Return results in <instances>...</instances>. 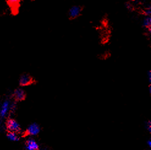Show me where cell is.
<instances>
[{"instance_id": "cell-1", "label": "cell", "mask_w": 151, "mask_h": 150, "mask_svg": "<svg viewBox=\"0 0 151 150\" xmlns=\"http://www.w3.org/2000/svg\"><path fill=\"white\" fill-rule=\"evenodd\" d=\"M82 11H83V9L80 6H72L69 10V17L71 19H75L81 15Z\"/></svg>"}, {"instance_id": "cell-2", "label": "cell", "mask_w": 151, "mask_h": 150, "mask_svg": "<svg viewBox=\"0 0 151 150\" xmlns=\"http://www.w3.org/2000/svg\"><path fill=\"white\" fill-rule=\"evenodd\" d=\"M6 127L7 130L10 132H19L21 130L20 124L15 119H9L6 122Z\"/></svg>"}, {"instance_id": "cell-3", "label": "cell", "mask_w": 151, "mask_h": 150, "mask_svg": "<svg viewBox=\"0 0 151 150\" xmlns=\"http://www.w3.org/2000/svg\"><path fill=\"white\" fill-rule=\"evenodd\" d=\"M41 128L36 123H33L28 126L27 129V134L30 136H36L39 134Z\"/></svg>"}, {"instance_id": "cell-4", "label": "cell", "mask_w": 151, "mask_h": 150, "mask_svg": "<svg viewBox=\"0 0 151 150\" xmlns=\"http://www.w3.org/2000/svg\"><path fill=\"white\" fill-rule=\"evenodd\" d=\"M11 109L10 102L8 100L4 101L0 107V117L4 118L7 115L9 111Z\"/></svg>"}, {"instance_id": "cell-5", "label": "cell", "mask_w": 151, "mask_h": 150, "mask_svg": "<svg viewBox=\"0 0 151 150\" xmlns=\"http://www.w3.org/2000/svg\"><path fill=\"white\" fill-rule=\"evenodd\" d=\"M26 148L27 150H38L39 146L35 140L29 139L26 143Z\"/></svg>"}, {"instance_id": "cell-6", "label": "cell", "mask_w": 151, "mask_h": 150, "mask_svg": "<svg viewBox=\"0 0 151 150\" xmlns=\"http://www.w3.org/2000/svg\"><path fill=\"white\" fill-rule=\"evenodd\" d=\"M33 83V78L28 75H23L20 77L19 83L21 86H26Z\"/></svg>"}, {"instance_id": "cell-7", "label": "cell", "mask_w": 151, "mask_h": 150, "mask_svg": "<svg viewBox=\"0 0 151 150\" xmlns=\"http://www.w3.org/2000/svg\"><path fill=\"white\" fill-rule=\"evenodd\" d=\"M142 26L149 34L151 33V16H144L142 22Z\"/></svg>"}, {"instance_id": "cell-8", "label": "cell", "mask_w": 151, "mask_h": 150, "mask_svg": "<svg viewBox=\"0 0 151 150\" xmlns=\"http://www.w3.org/2000/svg\"><path fill=\"white\" fill-rule=\"evenodd\" d=\"M26 93L23 89H17L14 92V98L17 101H22L25 100Z\"/></svg>"}, {"instance_id": "cell-9", "label": "cell", "mask_w": 151, "mask_h": 150, "mask_svg": "<svg viewBox=\"0 0 151 150\" xmlns=\"http://www.w3.org/2000/svg\"><path fill=\"white\" fill-rule=\"evenodd\" d=\"M7 137L9 140L12 141H17L19 140V137L17 135V133L14 132L9 131L7 134Z\"/></svg>"}, {"instance_id": "cell-10", "label": "cell", "mask_w": 151, "mask_h": 150, "mask_svg": "<svg viewBox=\"0 0 151 150\" xmlns=\"http://www.w3.org/2000/svg\"><path fill=\"white\" fill-rule=\"evenodd\" d=\"M143 15L144 16H151V5L149 4L148 5H146L143 10Z\"/></svg>"}, {"instance_id": "cell-11", "label": "cell", "mask_w": 151, "mask_h": 150, "mask_svg": "<svg viewBox=\"0 0 151 150\" xmlns=\"http://www.w3.org/2000/svg\"><path fill=\"white\" fill-rule=\"evenodd\" d=\"M21 0H7L9 5L12 7L17 6L19 5V3L20 2Z\"/></svg>"}, {"instance_id": "cell-12", "label": "cell", "mask_w": 151, "mask_h": 150, "mask_svg": "<svg viewBox=\"0 0 151 150\" xmlns=\"http://www.w3.org/2000/svg\"><path fill=\"white\" fill-rule=\"evenodd\" d=\"M147 128H148V131L150 133V132H151V121H148Z\"/></svg>"}, {"instance_id": "cell-13", "label": "cell", "mask_w": 151, "mask_h": 150, "mask_svg": "<svg viewBox=\"0 0 151 150\" xmlns=\"http://www.w3.org/2000/svg\"><path fill=\"white\" fill-rule=\"evenodd\" d=\"M148 79H149V83L150 84V83H151V71L150 70H149V71H148Z\"/></svg>"}, {"instance_id": "cell-14", "label": "cell", "mask_w": 151, "mask_h": 150, "mask_svg": "<svg viewBox=\"0 0 151 150\" xmlns=\"http://www.w3.org/2000/svg\"><path fill=\"white\" fill-rule=\"evenodd\" d=\"M147 144H148V145L149 146V147L150 148L151 147V140H148V141H147Z\"/></svg>"}, {"instance_id": "cell-15", "label": "cell", "mask_w": 151, "mask_h": 150, "mask_svg": "<svg viewBox=\"0 0 151 150\" xmlns=\"http://www.w3.org/2000/svg\"><path fill=\"white\" fill-rule=\"evenodd\" d=\"M149 93H151V85H149Z\"/></svg>"}, {"instance_id": "cell-16", "label": "cell", "mask_w": 151, "mask_h": 150, "mask_svg": "<svg viewBox=\"0 0 151 150\" xmlns=\"http://www.w3.org/2000/svg\"><path fill=\"white\" fill-rule=\"evenodd\" d=\"M41 150H49V149H41Z\"/></svg>"}, {"instance_id": "cell-17", "label": "cell", "mask_w": 151, "mask_h": 150, "mask_svg": "<svg viewBox=\"0 0 151 150\" xmlns=\"http://www.w3.org/2000/svg\"><path fill=\"white\" fill-rule=\"evenodd\" d=\"M0 124H1V123H0Z\"/></svg>"}]
</instances>
